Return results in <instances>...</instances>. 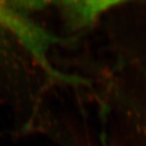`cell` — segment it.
<instances>
[{"label": "cell", "instance_id": "1", "mask_svg": "<svg viewBox=\"0 0 146 146\" xmlns=\"http://www.w3.org/2000/svg\"><path fill=\"white\" fill-rule=\"evenodd\" d=\"M69 146H113L107 139L97 135H86L73 142Z\"/></svg>", "mask_w": 146, "mask_h": 146}]
</instances>
